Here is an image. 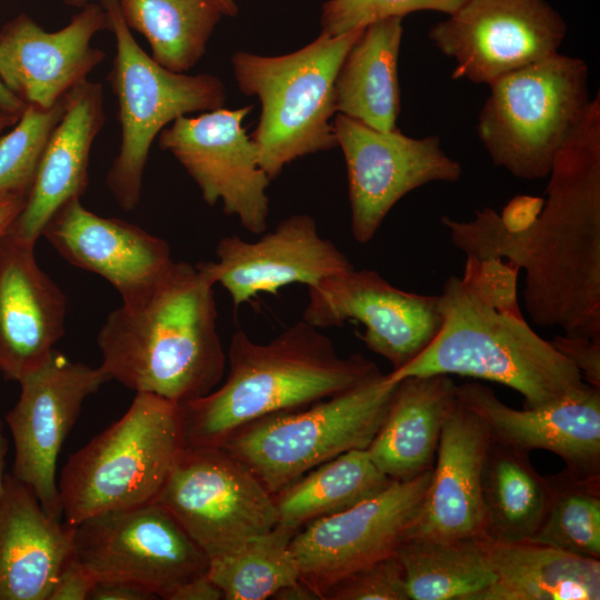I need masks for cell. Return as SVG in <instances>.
<instances>
[{
  "label": "cell",
  "mask_w": 600,
  "mask_h": 600,
  "mask_svg": "<svg viewBox=\"0 0 600 600\" xmlns=\"http://www.w3.org/2000/svg\"><path fill=\"white\" fill-rule=\"evenodd\" d=\"M547 199L520 196L499 214L441 223L466 257L499 258L524 271L529 318L562 333L600 336V94L557 154Z\"/></svg>",
  "instance_id": "obj_1"
},
{
  "label": "cell",
  "mask_w": 600,
  "mask_h": 600,
  "mask_svg": "<svg viewBox=\"0 0 600 600\" xmlns=\"http://www.w3.org/2000/svg\"><path fill=\"white\" fill-rule=\"evenodd\" d=\"M519 270L499 258L466 257L461 276H450L438 296L441 327L411 362L388 373L406 377L457 374L497 382L537 408L587 383L580 372L524 318Z\"/></svg>",
  "instance_id": "obj_2"
},
{
  "label": "cell",
  "mask_w": 600,
  "mask_h": 600,
  "mask_svg": "<svg viewBox=\"0 0 600 600\" xmlns=\"http://www.w3.org/2000/svg\"><path fill=\"white\" fill-rule=\"evenodd\" d=\"M213 287L196 264L172 261L147 291L108 314L97 337L100 367L136 393L178 404L210 393L227 367Z\"/></svg>",
  "instance_id": "obj_3"
},
{
  "label": "cell",
  "mask_w": 600,
  "mask_h": 600,
  "mask_svg": "<svg viewBox=\"0 0 600 600\" xmlns=\"http://www.w3.org/2000/svg\"><path fill=\"white\" fill-rule=\"evenodd\" d=\"M227 363L221 384L180 404L188 447H219L254 420L304 408L380 372L361 353L341 357L331 339L303 319L267 343L236 331Z\"/></svg>",
  "instance_id": "obj_4"
},
{
  "label": "cell",
  "mask_w": 600,
  "mask_h": 600,
  "mask_svg": "<svg viewBox=\"0 0 600 600\" xmlns=\"http://www.w3.org/2000/svg\"><path fill=\"white\" fill-rule=\"evenodd\" d=\"M186 448L180 404L139 392L116 422L72 453L58 489L64 522L154 502Z\"/></svg>",
  "instance_id": "obj_5"
},
{
  "label": "cell",
  "mask_w": 600,
  "mask_h": 600,
  "mask_svg": "<svg viewBox=\"0 0 600 600\" xmlns=\"http://www.w3.org/2000/svg\"><path fill=\"white\" fill-rule=\"evenodd\" d=\"M364 28L333 37L321 31L311 43L283 56L244 51L232 56L239 89L261 102L259 122L250 138L270 180L293 160L338 146L329 122L336 112L334 81Z\"/></svg>",
  "instance_id": "obj_6"
},
{
  "label": "cell",
  "mask_w": 600,
  "mask_h": 600,
  "mask_svg": "<svg viewBox=\"0 0 600 600\" xmlns=\"http://www.w3.org/2000/svg\"><path fill=\"white\" fill-rule=\"evenodd\" d=\"M489 87L477 131L493 164L523 180L548 177L591 104L587 63L558 52Z\"/></svg>",
  "instance_id": "obj_7"
},
{
  "label": "cell",
  "mask_w": 600,
  "mask_h": 600,
  "mask_svg": "<svg viewBox=\"0 0 600 600\" xmlns=\"http://www.w3.org/2000/svg\"><path fill=\"white\" fill-rule=\"evenodd\" d=\"M396 386L380 371L304 408L254 420L219 447L243 463L273 496L328 460L367 449L386 418Z\"/></svg>",
  "instance_id": "obj_8"
},
{
  "label": "cell",
  "mask_w": 600,
  "mask_h": 600,
  "mask_svg": "<svg viewBox=\"0 0 600 600\" xmlns=\"http://www.w3.org/2000/svg\"><path fill=\"white\" fill-rule=\"evenodd\" d=\"M100 4L116 39L108 80L121 128L119 152L106 181L117 203L131 211L140 202L143 172L157 134L187 113L221 108L226 91L212 74L188 76L158 63L133 38L118 0H100Z\"/></svg>",
  "instance_id": "obj_9"
},
{
  "label": "cell",
  "mask_w": 600,
  "mask_h": 600,
  "mask_svg": "<svg viewBox=\"0 0 600 600\" xmlns=\"http://www.w3.org/2000/svg\"><path fill=\"white\" fill-rule=\"evenodd\" d=\"M154 502L209 559L237 550L279 522L273 496L243 463L216 446H186Z\"/></svg>",
  "instance_id": "obj_10"
},
{
  "label": "cell",
  "mask_w": 600,
  "mask_h": 600,
  "mask_svg": "<svg viewBox=\"0 0 600 600\" xmlns=\"http://www.w3.org/2000/svg\"><path fill=\"white\" fill-rule=\"evenodd\" d=\"M73 557L97 581L129 582L164 600L209 566L206 552L157 502L77 523Z\"/></svg>",
  "instance_id": "obj_11"
},
{
  "label": "cell",
  "mask_w": 600,
  "mask_h": 600,
  "mask_svg": "<svg viewBox=\"0 0 600 600\" xmlns=\"http://www.w3.org/2000/svg\"><path fill=\"white\" fill-rule=\"evenodd\" d=\"M347 167L351 233L359 243L373 239L392 207L431 182H456L461 164L438 136L412 138L397 128L380 131L338 113L332 122Z\"/></svg>",
  "instance_id": "obj_12"
},
{
  "label": "cell",
  "mask_w": 600,
  "mask_h": 600,
  "mask_svg": "<svg viewBox=\"0 0 600 600\" xmlns=\"http://www.w3.org/2000/svg\"><path fill=\"white\" fill-rule=\"evenodd\" d=\"M99 366L72 361L56 349L19 380L20 394L6 422L14 444L12 476L61 518L57 462L64 440L88 397L110 381Z\"/></svg>",
  "instance_id": "obj_13"
},
{
  "label": "cell",
  "mask_w": 600,
  "mask_h": 600,
  "mask_svg": "<svg viewBox=\"0 0 600 600\" xmlns=\"http://www.w3.org/2000/svg\"><path fill=\"white\" fill-rule=\"evenodd\" d=\"M566 33V21L546 0H464L428 36L454 59L452 79L489 86L558 53Z\"/></svg>",
  "instance_id": "obj_14"
},
{
  "label": "cell",
  "mask_w": 600,
  "mask_h": 600,
  "mask_svg": "<svg viewBox=\"0 0 600 600\" xmlns=\"http://www.w3.org/2000/svg\"><path fill=\"white\" fill-rule=\"evenodd\" d=\"M432 470L391 481L377 496L300 528L290 543L300 580L322 600L343 577L396 553L423 502Z\"/></svg>",
  "instance_id": "obj_15"
},
{
  "label": "cell",
  "mask_w": 600,
  "mask_h": 600,
  "mask_svg": "<svg viewBox=\"0 0 600 600\" xmlns=\"http://www.w3.org/2000/svg\"><path fill=\"white\" fill-rule=\"evenodd\" d=\"M252 106L182 116L159 133L160 149L186 169L209 206L222 202L252 234L268 228L269 177L259 164L258 150L242 127Z\"/></svg>",
  "instance_id": "obj_16"
},
{
  "label": "cell",
  "mask_w": 600,
  "mask_h": 600,
  "mask_svg": "<svg viewBox=\"0 0 600 600\" xmlns=\"http://www.w3.org/2000/svg\"><path fill=\"white\" fill-rule=\"evenodd\" d=\"M302 319L318 329L358 321L366 347L399 370L433 341L441 327L438 296L392 286L377 271L356 268L308 288Z\"/></svg>",
  "instance_id": "obj_17"
},
{
  "label": "cell",
  "mask_w": 600,
  "mask_h": 600,
  "mask_svg": "<svg viewBox=\"0 0 600 600\" xmlns=\"http://www.w3.org/2000/svg\"><path fill=\"white\" fill-rule=\"evenodd\" d=\"M217 260L197 269L211 284H220L237 308L260 293H277L290 284L308 288L354 267L330 240L319 233L309 214H293L256 241L238 236L219 240Z\"/></svg>",
  "instance_id": "obj_18"
},
{
  "label": "cell",
  "mask_w": 600,
  "mask_h": 600,
  "mask_svg": "<svg viewBox=\"0 0 600 600\" xmlns=\"http://www.w3.org/2000/svg\"><path fill=\"white\" fill-rule=\"evenodd\" d=\"M107 29L106 10L92 1L53 32L20 13L0 29V80L26 106L51 108L103 61L91 39Z\"/></svg>",
  "instance_id": "obj_19"
},
{
  "label": "cell",
  "mask_w": 600,
  "mask_h": 600,
  "mask_svg": "<svg viewBox=\"0 0 600 600\" xmlns=\"http://www.w3.org/2000/svg\"><path fill=\"white\" fill-rule=\"evenodd\" d=\"M460 401L482 418L491 439L529 454L542 449L559 456L566 470L600 477V388L586 384L537 408L513 409L479 382L458 386Z\"/></svg>",
  "instance_id": "obj_20"
},
{
  "label": "cell",
  "mask_w": 600,
  "mask_h": 600,
  "mask_svg": "<svg viewBox=\"0 0 600 600\" xmlns=\"http://www.w3.org/2000/svg\"><path fill=\"white\" fill-rule=\"evenodd\" d=\"M42 236L68 262L107 280L122 302L147 291L173 261L166 240L136 224L98 216L80 198L66 202Z\"/></svg>",
  "instance_id": "obj_21"
},
{
  "label": "cell",
  "mask_w": 600,
  "mask_h": 600,
  "mask_svg": "<svg viewBox=\"0 0 600 600\" xmlns=\"http://www.w3.org/2000/svg\"><path fill=\"white\" fill-rule=\"evenodd\" d=\"M491 441L482 418L459 399L442 428L431 480L406 539L484 536L482 476Z\"/></svg>",
  "instance_id": "obj_22"
},
{
  "label": "cell",
  "mask_w": 600,
  "mask_h": 600,
  "mask_svg": "<svg viewBox=\"0 0 600 600\" xmlns=\"http://www.w3.org/2000/svg\"><path fill=\"white\" fill-rule=\"evenodd\" d=\"M67 298L39 267L34 246L10 233L0 243V371L19 382L64 333Z\"/></svg>",
  "instance_id": "obj_23"
},
{
  "label": "cell",
  "mask_w": 600,
  "mask_h": 600,
  "mask_svg": "<svg viewBox=\"0 0 600 600\" xmlns=\"http://www.w3.org/2000/svg\"><path fill=\"white\" fill-rule=\"evenodd\" d=\"M66 101L64 113L41 154L24 208L9 232L33 246L52 216L86 192L91 147L106 120L99 82L83 80L68 92Z\"/></svg>",
  "instance_id": "obj_24"
},
{
  "label": "cell",
  "mask_w": 600,
  "mask_h": 600,
  "mask_svg": "<svg viewBox=\"0 0 600 600\" xmlns=\"http://www.w3.org/2000/svg\"><path fill=\"white\" fill-rule=\"evenodd\" d=\"M49 514L7 473L0 498V600H48L73 556L74 526Z\"/></svg>",
  "instance_id": "obj_25"
},
{
  "label": "cell",
  "mask_w": 600,
  "mask_h": 600,
  "mask_svg": "<svg viewBox=\"0 0 600 600\" xmlns=\"http://www.w3.org/2000/svg\"><path fill=\"white\" fill-rule=\"evenodd\" d=\"M458 400V384L448 374L399 380L367 448L374 466L391 481L410 480L432 469L442 428Z\"/></svg>",
  "instance_id": "obj_26"
},
{
  "label": "cell",
  "mask_w": 600,
  "mask_h": 600,
  "mask_svg": "<svg viewBox=\"0 0 600 600\" xmlns=\"http://www.w3.org/2000/svg\"><path fill=\"white\" fill-rule=\"evenodd\" d=\"M480 540L494 580L473 600L600 599V560L530 540Z\"/></svg>",
  "instance_id": "obj_27"
},
{
  "label": "cell",
  "mask_w": 600,
  "mask_h": 600,
  "mask_svg": "<svg viewBox=\"0 0 600 600\" xmlns=\"http://www.w3.org/2000/svg\"><path fill=\"white\" fill-rule=\"evenodd\" d=\"M402 33L400 17L364 28L337 73L336 112L380 131L397 128L401 109L398 58Z\"/></svg>",
  "instance_id": "obj_28"
},
{
  "label": "cell",
  "mask_w": 600,
  "mask_h": 600,
  "mask_svg": "<svg viewBox=\"0 0 600 600\" xmlns=\"http://www.w3.org/2000/svg\"><path fill=\"white\" fill-rule=\"evenodd\" d=\"M550 498L548 476L536 470L529 454L491 441L482 476L484 537L529 540L539 529Z\"/></svg>",
  "instance_id": "obj_29"
},
{
  "label": "cell",
  "mask_w": 600,
  "mask_h": 600,
  "mask_svg": "<svg viewBox=\"0 0 600 600\" xmlns=\"http://www.w3.org/2000/svg\"><path fill=\"white\" fill-rule=\"evenodd\" d=\"M390 483L367 449L347 451L273 494L279 522L299 530L377 496Z\"/></svg>",
  "instance_id": "obj_30"
},
{
  "label": "cell",
  "mask_w": 600,
  "mask_h": 600,
  "mask_svg": "<svg viewBox=\"0 0 600 600\" xmlns=\"http://www.w3.org/2000/svg\"><path fill=\"white\" fill-rule=\"evenodd\" d=\"M396 554L409 600H473L494 580L480 537L407 538Z\"/></svg>",
  "instance_id": "obj_31"
},
{
  "label": "cell",
  "mask_w": 600,
  "mask_h": 600,
  "mask_svg": "<svg viewBox=\"0 0 600 600\" xmlns=\"http://www.w3.org/2000/svg\"><path fill=\"white\" fill-rule=\"evenodd\" d=\"M130 29L148 40L152 58L174 72L190 70L203 56L221 19L210 0H118Z\"/></svg>",
  "instance_id": "obj_32"
},
{
  "label": "cell",
  "mask_w": 600,
  "mask_h": 600,
  "mask_svg": "<svg viewBox=\"0 0 600 600\" xmlns=\"http://www.w3.org/2000/svg\"><path fill=\"white\" fill-rule=\"evenodd\" d=\"M298 530L278 524L237 550L209 559L208 577L224 600H266L297 582L299 570L290 550Z\"/></svg>",
  "instance_id": "obj_33"
},
{
  "label": "cell",
  "mask_w": 600,
  "mask_h": 600,
  "mask_svg": "<svg viewBox=\"0 0 600 600\" xmlns=\"http://www.w3.org/2000/svg\"><path fill=\"white\" fill-rule=\"evenodd\" d=\"M551 498L530 541L600 560V477L567 471L548 476Z\"/></svg>",
  "instance_id": "obj_34"
},
{
  "label": "cell",
  "mask_w": 600,
  "mask_h": 600,
  "mask_svg": "<svg viewBox=\"0 0 600 600\" xmlns=\"http://www.w3.org/2000/svg\"><path fill=\"white\" fill-rule=\"evenodd\" d=\"M66 102L64 97L48 109L27 106L12 130L0 138V193L28 197L41 154L64 113Z\"/></svg>",
  "instance_id": "obj_35"
},
{
  "label": "cell",
  "mask_w": 600,
  "mask_h": 600,
  "mask_svg": "<svg viewBox=\"0 0 600 600\" xmlns=\"http://www.w3.org/2000/svg\"><path fill=\"white\" fill-rule=\"evenodd\" d=\"M464 0H329L322 6V31L339 36L376 21L430 10L452 14Z\"/></svg>",
  "instance_id": "obj_36"
},
{
  "label": "cell",
  "mask_w": 600,
  "mask_h": 600,
  "mask_svg": "<svg viewBox=\"0 0 600 600\" xmlns=\"http://www.w3.org/2000/svg\"><path fill=\"white\" fill-rule=\"evenodd\" d=\"M322 600H409L404 571L396 553L333 583Z\"/></svg>",
  "instance_id": "obj_37"
},
{
  "label": "cell",
  "mask_w": 600,
  "mask_h": 600,
  "mask_svg": "<svg viewBox=\"0 0 600 600\" xmlns=\"http://www.w3.org/2000/svg\"><path fill=\"white\" fill-rule=\"evenodd\" d=\"M550 342L580 372L586 383L600 388V336L561 333Z\"/></svg>",
  "instance_id": "obj_38"
},
{
  "label": "cell",
  "mask_w": 600,
  "mask_h": 600,
  "mask_svg": "<svg viewBox=\"0 0 600 600\" xmlns=\"http://www.w3.org/2000/svg\"><path fill=\"white\" fill-rule=\"evenodd\" d=\"M96 582L72 556L61 570L48 600H87Z\"/></svg>",
  "instance_id": "obj_39"
},
{
  "label": "cell",
  "mask_w": 600,
  "mask_h": 600,
  "mask_svg": "<svg viewBox=\"0 0 600 600\" xmlns=\"http://www.w3.org/2000/svg\"><path fill=\"white\" fill-rule=\"evenodd\" d=\"M91 600H151L157 599L146 589L124 581L99 580L93 586Z\"/></svg>",
  "instance_id": "obj_40"
},
{
  "label": "cell",
  "mask_w": 600,
  "mask_h": 600,
  "mask_svg": "<svg viewBox=\"0 0 600 600\" xmlns=\"http://www.w3.org/2000/svg\"><path fill=\"white\" fill-rule=\"evenodd\" d=\"M220 588L208 577L207 572L178 587L169 600H222Z\"/></svg>",
  "instance_id": "obj_41"
},
{
  "label": "cell",
  "mask_w": 600,
  "mask_h": 600,
  "mask_svg": "<svg viewBox=\"0 0 600 600\" xmlns=\"http://www.w3.org/2000/svg\"><path fill=\"white\" fill-rule=\"evenodd\" d=\"M27 196L0 193V243L9 234L14 221L21 213Z\"/></svg>",
  "instance_id": "obj_42"
},
{
  "label": "cell",
  "mask_w": 600,
  "mask_h": 600,
  "mask_svg": "<svg viewBox=\"0 0 600 600\" xmlns=\"http://www.w3.org/2000/svg\"><path fill=\"white\" fill-rule=\"evenodd\" d=\"M272 599L278 600H317L319 596L300 579L280 589Z\"/></svg>",
  "instance_id": "obj_43"
},
{
  "label": "cell",
  "mask_w": 600,
  "mask_h": 600,
  "mask_svg": "<svg viewBox=\"0 0 600 600\" xmlns=\"http://www.w3.org/2000/svg\"><path fill=\"white\" fill-rule=\"evenodd\" d=\"M27 106L11 93L0 80V110L21 116Z\"/></svg>",
  "instance_id": "obj_44"
},
{
  "label": "cell",
  "mask_w": 600,
  "mask_h": 600,
  "mask_svg": "<svg viewBox=\"0 0 600 600\" xmlns=\"http://www.w3.org/2000/svg\"><path fill=\"white\" fill-rule=\"evenodd\" d=\"M7 450H8V441L6 437L3 436L2 422L0 419V498L3 492L4 480H6V474H7L4 472Z\"/></svg>",
  "instance_id": "obj_45"
},
{
  "label": "cell",
  "mask_w": 600,
  "mask_h": 600,
  "mask_svg": "<svg viewBox=\"0 0 600 600\" xmlns=\"http://www.w3.org/2000/svg\"><path fill=\"white\" fill-rule=\"evenodd\" d=\"M222 16H236L238 7L234 0H210Z\"/></svg>",
  "instance_id": "obj_46"
},
{
  "label": "cell",
  "mask_w": 600,
  "mask_h": 600,
  "mask_svg": "<svg viewBox=\"0 0 600 600\" xmlns=\"http://www.w3.org/2000/svg\"><path fill=\"white\" fill-rule=\"evenodd\" d=\"M19 118L20 117L17 114H12V113L0 110V133L6 128L14 126L18 122Z\"/></svg>",
  "instance_id": "obj_47"
},
{
  "label": "cell",
  "mask_w": 600,
  "mask_h": 600,
  "mask_svg": "<svg viewBox=\"0 0 600 600\" xmlns=\"http://www.w3.org/2000/svg\"><path fill=\"white\" fill-rule=\"evenodd\" d=\"M61 1L69 6H76V7L82 8L83 6L91 2L92 0H61Z\"/></svg>",
  "instance_id": "obj_48"
}]
</instances>
